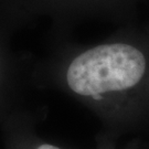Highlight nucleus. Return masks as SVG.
Masks as SVG:
<instances>
[{
	"instance_id": "f257e3e1",
	"label": "nucleus",
	"mask_w": 149,
	"mask_h": 149,
	"mask_svg": "<svg viewBox=\"0 0 149 149\" xmlns=\"http://www.w3.org/2000/svg\"><path fill=\"white\" fill-rule=\"evenodd\" d=\"M149 74V59L140 48L124 42L96 45L71 62L66 82L75 94L102 100L134 91Z\"/></svg>"
},
{
	"instance_id": "f03ea898",
	"label": "nucleus",
	"mask_w": 149,
	"mask_h": 149,
	"mask_svg": "<svg viewBox=\"0 0 149 149\" xmlns=\"http://www.w3.org/2000/svg\"><path fill=\"white\" fill-rule=\"evenodd\" d=\"M38 149H60L58 147H55L53 145H49V144H43L41 146H39Z\"/></svg>"
}]
</instances>
